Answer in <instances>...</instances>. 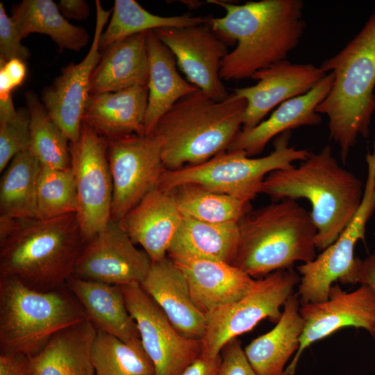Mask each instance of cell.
Segmentation results:
<instances>
[{"instance_id": "obj_14", "label": "cell", "mask_w": 375, "mask_h": 375, "mask_svg": "<svg viewBox=\"0 0 375 375\" xmlns=\"http://www.w3.org/2000/svg\"><path fill=\"white\" fill-rule=\"evenodd\" d=\"M95 6L94 33L87 55L80 62L65 67L53 83L44 90L41 97L49 115L70 143L77 141L80 135L85 106L90 94L91 76L101 58L100 38L112 13V9L105 10L99 0Z\"/></svg>"}, {"instance_id": "obj_23", "label": "cell", "mask_w": 375, "mask_h": 375, "mask_svg": "<svg viewBox=\"0 0 375 375\" xmlns=\"http://www.w3.org/2000/svg\"><path fill=\"white\" fill-rule=\"evenodd\" d=\"M148 87L135 85L114 92L90 94L83 123L107 140L127 135H145Z\"/></svg>"}, {"instance_id": "obj_11", "label": "cell", "mask_w": 375, "mask_h": 375, "mask_svg": "<svg viewBox=\"0 0 375 375\" xmlns=\"http://www.w3.org/2000/svg\"><path fill=\"white\" fill-rule=\"evenodd\" d=\"M76 195L78 219L84 244L110 221L112 181L108 140L83 123L77 141L69 144Z\"/></svg>"}, {"instance_id": "obj_2", "label": "cell", "mask_w": 375, "mask_h": 375, "mask_svg": "<svg viewBox=\"0 0 375 375\" xmlns=\"http://www.w3.org/2000/svg\"><path fill=\"white\" fill-rule=\"evenodd\" d=\"M274 201L307 199L317 228L316 249L323 251L333 243L358 211L364 194L361 180L342 167L329 144L310 152L299 166L269 174L261 192Z\"/></svg>"}, {"instance_id": "obj_20", "label": "cell", "mask_w": 375, "mask_h": 375, "mask_svg": "<svg viewBox=\"0 0 375 375\" xmlns=\"http://www.w3.org/2000/svg\"><path fill=\"white\" fill-rule=\"evenodd\" d=\"M183 219L172 194L156 188L119 222L154 262L167 256Z\"/></svg>"}, {"instance_id": "obj_8", "label": "cell", "mask_w": 375, "mask_h": 375, "mask_svg": "<svg viewBox=\"0 0 375 375\" xmlns=\"http://www.w3.org/2000/svg\"><path fill=\"white\" fill-rule=\"evenodd\" d=\"M290 137L291 131L277 136L274 150L262 157L251 158L242 151H226L200 164L165 169L158 188L169 192L182 185L194 184L251 202L261 192L269 174L290 168L294 162L308 157V149L290 145Z\"/></svg>"}, {"instance_id": "obj_19", "label": "cell", "mask_w": 375, "mask_h": 375, "mask_svg": "<svg viewBox=\"0 0 375 375\" xmlns=\"http://www.w3.org/2000/svg\"><path fill=\"white\" fill-rule=\"evenodd\" d=\"M167 256L184 274L195 305L206 315L242 298L256 281L226 262L178 250H169Z\"/></svg>"}, {"instance_id": "obj_12", "label": "cell", "mask_w": 375, "mask_h": 375, "mask_svg": "<svg viewBox=\"0 0 375 375\" xmlns=\"http://www.w3.org/2000/svg\"><path fill=\"white\" fill-rule=\"evenodd\" d=\"M112 181L111 219L120 222L151 190L158 188L165 167L160 140L153 134L108 140Z\"/></svg>"}, {"instance_id": "obj_18", "label": "cell", "mask_w": 375, "mask_h": 375, "mask_svg": "<svg viewBox=\"0 0 375 375\" xmlns=\"http://www.w3.org/2000/svg\"><path fill=\"white\" fill-rule=\"evenodd\" d=\"M326 74L319 66L287 59L257 71L251 76L255 85L234 92L247 101L242 129L256 126L276 106L308 92Z\"/></svg>"}, {"instance_id": "obj_41", "label": "cell", "mask_w": 375, "mask_h": 375, "mask_svg": "<svg viewBox=\"0 0 375 375\" xmlns=\"http://www.w3.org/2000/svg\"><path fill=\"white\" fill-rule=\"evenodd\" d=\"M0 375H32L30 356L1 353Z\"/></svg>"}, {"instance_id": "obj_38", "label": "cell", "mask_w": 375, "mask_h": 375, "mask_svg": "<svg viewBox=\"0 0 375 375\" xmlns=\"http://www.w3.org/2000/svg\"><path fill=\"white\" fill-rule=\"evenodd\" d=\"M10 16L6 14L3 2L0 3V60L7 62L19 59L25 62L30 56L28 49L21 41Z\"/></svg>"}, {"instance_id": "obj_44", "label": "cell", "mask_w": 375, "mask_h": 375, "mask_svg": "<svg viewBox=\"0 0 375 375\" xmlns=\"http://www.w3.org/2000/svg\"><path fill=\"white\" fill-rule=\"evenodd\" d=\"M358 283L369 285L375 292V253L362 260ZM370 335L375 340V328Z\"/></svg>"}, {"instance_id": "obj_9", "label": "cell", "mask_w": 375, "mask_h": 375, "mask_svg": "<svg viewBox=\"0 0 375 375\" xmlns=\"http://www.w3.org/2000/svg\"><path fill=\"white\" fill-rule=\"evenodd\" d=\"M366 163L364 194L355 216L333 243L313 260L297 267L301 305L328 300L333 283L338 281L358 283L362 260L355 257L354 249L358 240H365L367 224L375 212V152L367 153Z\"/></svg>"}, {"instance_id": "obj_16", "label": "cell", "mask_w": 375, "mask_h": 375, "mask_svg": "<svg viewBox=\"0 0 375 375\" xmlns=\"http://www.w3.org/2000/svg\"><path fill=\"white\" fill-rule=\"evenodd\" d=\"M299 312L305 324L299 347L285 369V375H294L303 352L314 342L346 327L361 328L369 334L375 328V292L365 284L351 292L335 283L328 299L301 305Z\"/></svg>"}, {"instance_id": "obj_35", "label": "cell", "mask_w": 375, "mask_h": 375, "mask_svg": "<svg viewBox=\"0 0 375 375\" xmlns=\"http://www.w3.org/2000/svg\"><path fill=\"white\" fill-rule=\"evenodd\" d=\"M91 358L95 375H154L150 358L140 344H129L97 331Z\"/></svg>"}, {"instance_id": "obj_40", "label": "cell", "mask_w": 375, "mask_h": 375, "mask_svg": "<svg viewBox=\"0 0 375 375\" xmlns=\"http://www.w3.org/2000/svg\"><path fill=\"white\" fill-rule=\"evenodd\" d=\"M26 75L25 62L19 59H12L7 62L0 60V92L12 93L21 85Z\"/></svg>"}, {"instance_id": "obj_10", "label": "cell", "mask_w": 375, "mask_h": 375, "mask_svg": "<svg viewBox=\"0 0 375 375\" xmlns=\"http://www.w3.org/2000/svg\"><path fill=\"white\" fill-rule=\"evenodd\" d=\"M299 281L300 276L293 268L276 271L256 279L240 299L206 314L201 356L217 357L228 341L250 331L262 319L276 324L282 314L281 308Z\"/></svg>"}, {"instance_id": "obj_39", "label": "cell", "mask_w": 375, "mask_h": 375, "mask_svg": "<svg viewBox=\"0 0 375 375\" xmlns=\"http://www.w3.org/2000/svg\"><path fill=\"white\" fill-rule=\"evenodd\" d=\"M220 356L218 375H258L238 338L228 341L222 349Z\"/></svg>"}, {"instance_id": "obj_26", "label": "cell", "mask_w": 375, "mask_h": 375, "mask_svg": "<svg viewBox=\"0 0 375 375\" xmlns=\"http://www.w3.org/2000/svg\"><path fill=\"white\" fill-rule=\"evenodd\" d=\"M300 306L298 294H293L285 302L275 326L244 349L258 375H285V365L297 351L304 328Z\"/></svg>"}, {"instance_id": "obj_29", "label": "cell", "mask_w": 375, "mask_h": 375, "mask_svg": "<svg viewBox=\"0 0 375 375\" xmlns=\"http://www.w3.org/2000/svg\"><path fill=\"white\" fill-rule=\"evenodd\" d=\"M11 18L23 39L34 33L47 35L60 49L78 51L89 41L87 31L69 23L51 0H24L11 9Z\"/></svg>"}, {"instance_id": "obj_17", "label": "cell", "mask_w": 375, "mask_h": 375, "mask_svg": "<svg viewBox=\"0 0 375 375\" xmlns=\"http://www.w3.org/2000/svg\"><path fill=\"white\" fill-rule=\"evenodd\" d=\"M153 31L172 52L189 83L215 101L229 96L219 76L227 47L208 24Z\"/></svg>"}, {"instance_id": "obj_24", "label": "cell", "mask_w": 375, "mask_h": 375, "mask_svg": "<svg viewBox=\"0 0 375 375\" xmlns=\"http://www.w3.org/2000/svg\"><path fill=\"white\" fill-rule=\"evenodd\" d=\"M65 285L97 331L126 343H141L136 323L127 309L119 286L74 276Z\"/></svg>"}, {"instance_id": "obj_34", "label": "cell", "mask_w": 375, "mask_h": 375, "mask_svg": "<svg viewBox=\"0 0 375 375\" xmlns=\"http://www.w3.org/2000/svg\"><path fill=\"white\" fill-rule=\"evenodd\" d=\"M171 192L183 215L210 223H238L251 203L194 184L180 185Z\"/></svg>"}, {"instance_id": "obj_28", "label": "cell", "mask_w": 375, "mask_h": 375, "mask_svg": "<svg viewBox=\"0 0 375 375\" xmlns=\"http://www.w3.org/2000/svg\"><path fill=\"white\" fill-rule=\"evenodd\" d=\"M147 47L149 80L144 132L145 135H149L160 118L179 99L198 88L179 74L174 54L153 31L148 32Z\"/></svg>"}, {"instance_id": "obj_42", "label": "cell", "mask_w": 375, "mask_h": 375, "mask_svg": "<svg viewBox=\"0 0 375 375\" xmlns=\"http://www.w3.org/2000/svg\"><path fill=\"white\" fill-rule=\"evenodd\" d=\"M221 363L220 354L213 358H198L181 375H218Z\"/></svg>"}, {"instance_id": "obj_45", "label": "cell", "mask_w": 375, "mask_h": 375, "mask_svg": "<svg viewBox=\"0 0 375 375\" xmlns=\"http://www.w3.org/2000/svg\"><path fill=\"white\" fill-rule=\"evenodd\" d=\"M373 146H374V151L375 152V136H374Z\"/></svg>"}, {"instance_id": "obj_36", "label": "cell", "mask_w": 375, "mask_h": 375, "mask_svg": "<svg viewBox=\"0 0 375 375\" xmlns=\"http://www.w3.org/2000/svg\"><path fill=\"white\" fill-rule=\"evenodd\" d=\"M77 211V195L72 167L66 169L41 167L38 181L36 218L49 219Z\"/></svg>"}, {"instance_id": "obj_25", "label": "cell", "mask_w": 375, "mask_h": 375, "mask_svg": "<svg viewBox=\"0 0 375 375\" xmlns=\"http://www.w3.org/2000/svg\"><path fill=\"white\" fill-rule=\"evenodd\" d=\"M148 32L118 40L101 53L90 80V94L148 85Z\"/></svg>"}, {"instance_id": "obj_7", "label": "cell", "mask_w": 375, "mask_h": 375, "mask_svg": "<svg viewBox=\"0 0 375 375\" xmlns=\"http://www.w3.org/2000/svg\"><path fill=\"white\" fill-rule=\"evenodd\" d=\"M86 319L66 285L49 292L0 276V351L33 356L58 332Z\"/></svg>"}, {"instance_id": "obj_21", "label": "cell", "mask_w": 375, "mask_h": 375, "mask_svg": "<svg viewBox=\"0 0 375 375\" xmlns=\"http://www.w3.org/2000/svg\"><path fill=\"white\" fill-rule=\"evenodd\" d=\"M140 285L178 332L188 338L202 339L207 316L195 305L184 274L168 256L151 263Z\"/></svg>"}, {"instance_id": "obj_32", "label": "cell", "mask_w": 375, "mask_h": 375, "mask_svg": "<svg viewBox=\"0 0 375 375\" xmlns=\"http://www.w3.org/2000/svg\"><path fill=\"white\" fill-rule=\"evenodd\" d=\"M210 18L189 15L163 17L153 14L134 0H115L99 49L103 53L115 42L138 33L163 28H181L208 24Z\"/></svg>"}, {"instance_id": "obj_31", "label": "cell", "mask_w": 375, "mask_h": 375, "mask_svg": "<svg viewBox=\"0 0 375 375\" xmlns=\"http://www.w3.org/2000/svg\"><path fill=\"white\" fill-rule=\"evenodd\" d=\"M41 166L29 150L15 156L0 182V216L36 218L37 186Z\"/></svg>"}, {"instance_id": "obj_6", "label": "cell", "mask_w": 375, "mask_h": 375, "mask_svg": "<svg viewBox=\"0 0 375 375\" xmlns=\"http://www.w3.org/2000/svg\"><path fill=\"white\" fill-rule=\"evenodd\" d=\"M239 242L232 263L253 278L292 269L316 257L317 228L310 212L285 199L255 210L238 222Z\"/></svg>"}, {"instance_id": "obj_30", "label": "cell", "mask_w": 375, "mask_h": 375, "mask_svg": "<svg viewBox=\"0 0 375 375\" xmlns=\"http://www.w3.org/2000/svg\"><path fill=\"white\" fill-rule=\"evenodd\" d=\"M239 236L238 223H210L183 215L182 224L169 250L182 251L232 264Z\"/></svg>"}, {"instance_id": "obj_13", "label": "cell", "mask_w": 375, "mask_h": 375, "mask_svg": "<svg viewBox=\"0 0 375 375\" xmlns=\"http://www.w3.org/2000/svg\"><path fill=\"white\" fill-rule=\"evenodd\" d=\"M135 320L154 375H181L201 355V340L188 338L173 326L155 301L139 283L119 286Z\"/></svg>"}, {"instance_id": "obj_37", "label": "cell", "mask_w": 375, "mask_h": 375, "mask_svg": "<svg viewBox=\"0 0 375 375\" xmlns=\"http://www.w3.org/2000/svg\"><path fill=\"white\" fill-rule=\"evenodd\" d=\"M28 109L16 110L12 94L0 97V172L31 142Z\"/></svg>"}, {"instance_id": "obj_5", "label": "cell", "mask_w": 375, "mask_h": 375, "mask_svg": "<svg viewBox=\"0 0 375 375\" xmlns=\"http://www.w3.org/2000/svg\"><path fill=\"white\" fill-rule=\"evenodd\" d=\"M85 244L76 215L40 219H17L10 235L0 242V276L49 292L74 276Z\"/></svg>"}, {"instance_id": "obj_15", "label": "cell", "mask_w": 375, "mask_h": 375, "mask_svg": "<svg viewBox=\"0 0 375 375\" xmlns=\"http://www.w3.org/2000/svg\"><path fill=\"white\" fill-rule=\"evenodd\" d=\"M151 263L145 251L135 247L119 222L111 219L85 244L74 276L118 286L140 284Z\"/></svg>"}, {"instance_id": "obj_22", "label": "cell", "mask_w": 375, "mask_h": 375, "mask_svg": "<svg viewBox=\"0 0 375 375\" xmlns=\"http://www.w3.org/2000/svg\"><path fill=\"white\" fill-rule=\"evenodd\" d=\"M333 80V74L328 72L308 92L282 103L256 126L242 129L227 151H242L251 157L260 153L274 137L301 126L319 124L322 118L316 108L328 95Z\"/></svg>"}, {"instance_id": "obj_3", "label": "cell", "mask_w": 375, "mask_h": 375, "mask_svg": "<svg viewBox=\"0 0 375 375\" xmlns=\"http://www.w3.org/2000/svg\"><path fill=\"white\" fill-rule=\"evenodd\" d=\"M319 67L334 80L316 112L328 119L329 137L347 160L359 136L367 138L375 112V12L360 31Z\"/></svg>"}, {"instance_id": "obj_1", "label": "cell", "mask_w": 375, "mask_h": 375, "mask_svg": "<svg viewBox=\"0 0 375 375\" xmlns=\"http://www.w3.org/2000/svg\"><path fill=\"white\" fill-rule=\"evenodd\" d=\"M225 10V15L210 18L208 25L236 47L222 60L221 78H251L257 71L287 59L305 32L301 0H260L235 4L209 0Z\"/></svg>"}, {"instance_id": "obj_4", "label": "cell", "mask_w": 375, "mask_h": 375, "mask_svg": "<svg viewBox=\"0 0 375 375\" xmlns=\"http://www.w3.org/2000/svg\"><path fill=\"white\" fill-rule=\"evenodd\" d=\"M247 101L234 93L215 101L199 89L179 99L151 134L161 144L166 169L204 162L227 151L243 125Z\"/></svg>"}, {"instance_id": "obj_43", "label": "cell", "mask_w": 375, "mask_h": 375, "mask_svg": "<svg viewBox=\"0 0 375 375\" xmlns=\"http://www.w3.org/2000/svg\"><path fill=\"white\" fill-rule=\"evenodd\" d=\"M58 7L65 18L83 20L89 15V5L84 0H60Z\"/></svg>"}, {"instance_id": "obj_33", "label": "cell", "mask_w": 375, "mask_h": 375, "mask_svg": "<svg viewBox=\"0 0 375 375\" xmlns=\"http://www.w3.org/2000/svg\"><path fill=\"white\" fill-rule=\"evenodd\" d=\"M30 116L31 142L29 151L41 167L66 169L72 166L69 140L52 120L42 102L33 92L25 94Z\"/></svg>"}, {"instance_id": "obj_27", "label": "cell", "mask_w": 375, "mask_h": 375, "mask_svg": "<svg viewBox=\"0 0 375 375\" xmlns=\"http://www.w3.org/2000/svg\"><path fill=\"white\" fill-rule=\"evenodd\" d=\"M97 329L87 318L55 334L31 358L32 375H95L91 358Z\"/></svg>"}]
</instances>
